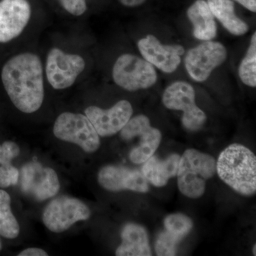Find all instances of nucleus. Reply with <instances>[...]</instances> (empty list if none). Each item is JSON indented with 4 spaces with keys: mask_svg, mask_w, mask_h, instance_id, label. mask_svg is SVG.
Masks as SVG:
<instances>
[{
    "mask_svg": "<svg viewBox=\"0 0 256 256\" xmlns=\"http://www.w3.org/2000/svg\"><path fill=\"white\" fill-rule=\"evenodd\" d=\"M28 0L0 1V43H6L21 34L31 18Z\"/></svg>",
    "mask_w": 256,
    "mask_h": 256,
    "instance_id": "obj_15",
    "label": "nucleus"
},
{
    "mask_svg": "<svg viewBox=\"0 0 256 256\" xmlns=\"http://www.w3.org/2000/svg\"><path fill=\"white\" fill-rule=\"evenodd\" d=\"M226 48L220 42L204 41L188 50L185 67L194 80L204 82L210 74L226 60Z\"/></svg>",
    "mask_w": 256,
    "mask_h": 256,
    "instance_id": "obj_9",
    "label": "nucleus"
},
{
    "mask_svg": "<svg viewBox=\"0 0 256 256\" xmlns=\"http://www.w3.org/2000/svg\"><path fill=\"white\" fill-rule=\"evenodd\" d=\"M53 132L58 139L77 144L86 152H95L100 148V136L86 114H60L56 120Z\"/></svg>",
    "mask_w": 256,
    "mask_h": 256,
    "instance_id": "obj_5",
    "label": "nucleus"
},
{
    "mask_svg": "<svg viewBox=\"0 0 256 256\" xmlns=\"http://www.w3.org/2000/svg\"><path fill=\"white\" fill-rule=\"evenodd\" d=\"M239 77L245 85L256 86V33L254 32L250 40V46L246 54L242 60L238 69Z\"/></svg>",
    "mask_w": 256,
    "mask_h": 256,
    "instance_id": "obj_21",
    "label": "nucleus"
},
{
    "mask_svg": "<svg viewBox=\"0 0 256 256\" xmlns=\"http://www.w3.org/2000/svg\"><path fill=\"white\" fill-rule=\"evenodd\" d=\"M207 3L214 18L230 34L242 36L248 31V25L236 14L232 0H207Z\"/></svg>",
    "mask_w": 256,
    "mask_h": 256,
    "instance_id": "obj_19",
    "label": "nucleus"
},
{
    "mask_svg": "<svg viewBox=\"0 0 256 256\" xmlns=\"http://www.w3.org/2000/svg\"><path fill=\"white\" fill-rule=\"evenodd\" d=\"M120 2L128 8H134L143 4L146 0H118Z\"/></svg>",
    "mask_w": 256,
    "mask_h": 256,
    "instance_id": "obj_29",
    "label": "nucleus"
},
{
    "mask_svg": "<svg viewBox=\"0 0 256 256\" xmlns=\"http://www.w3.org/2000/svg\"><path fill=\"white\" fill-rule=\"evenodd\" d=\"M92 212L84 202L67 196L54 198L47 205L42 215V220L54 233H62L74 224L90 218Z\"/></svg>",
    "mask_w": 256,
    "mask_h": 256,
    "instance_id": "obj_7",
    "label": "nucleus"
},
{
    "mask_svg": "<svg viewBox=\"0 0 256 256\" xmlns=\"http://www.w3.org/2000/svg\"><path fill=\"white\" fill-rule=\"evenodd\" d=\"M138 50L144 60L164 73L175 72L181 63L184 48L181 45H164L153 35L138 41Z\"/></svg>",
    "mask_w": 256,
    "mask_h": 256,
    "instance_id": "obj_13",
    "label": "nucleus"
},
{
    "mask_svg": "<svg viewBox=\"0 0 256 256\" xmlns=\"http://www.w3.org/2000/svg\"><path fill=\"white\" fill-rule=\"evenodd\" d=\"M20 154V148L16 143L6 141L0 144V169L11 170L14 168L12 161Z\"/></svg>",
    "mask_w": 256,
    "mask_h": 256,
    "instance_id": "obj_24",
    "label": "nucleus"
},
{
    "mask_svg": "<svg viewBox=\"0 0 256 256\" xmlns=\"http://www.w3.org/2000/svg\"><path fill=\"white\" fill-rule=\"evenodd\" d=\"M239 4L246 8L247 10H250L252 12H256V0H235Z\"/></svg>",
    "mask_w": 256,
    "mask_h": 256,
    "instance_id": "obj_28",
    "label": "nucleus"
},
{
    "mask_svg": "<svg viewBox=\"0 0 256 256\" xmlns=\"http://www.w3.org/2000/svg\"><path fill=\"white\" fill-rule=\"evenodd\" d=\"M122 244L116 250L117 256H150L149 239L146 229L136 224H128L121 232Z\"/></svg>",
    "mask_w": 256,
    "mask_h": 256,
    "instance_id": "obj_16",
    "label": "nucleus"
},
{
    "mask_svg": "<svg viewBox=\"0 0 256 256\" xmlns=\"http://www.w3.org/2000/svg\"><path fill=\"white\" fill-rule=\"evenodd\" d=\"M20 232V225L11 210V197L8 192L0 190V235L14 239Z\"/></svg>",
    "mask_w": 256,
    "mask_h": 256,
    "instance_id": "obj_20",
    "label": "nucleus"
},
{
    "mask_svg": "<svg viewBox=\"0 0 256 256\" xmlns=\"http://www.w3.org/2000/svg\"><path fill=\"white\" fill-rule=\"evenodd\" d=\"M216 172L222 181L240 194H255L256 158L246 146L240 144L227 146L218 156Z\"/></svg>",
    "mask_w": 256,
    "mask_h": 256,
    "instance_id": "obj_2",
    "label": "nucleus"
},
{
    "mask_svg": "<svg viewBox=\"0 0 256 256\" xmlns=\"http://www.w3.org/2000/svg\"><path fill=\"white\" fill-rule=\"evenodd\" d=\"M2 245L1 240H0V250H2Z\"/></svg>",
    "mask_w": 256,
    "mask_h": 256,
    "instance_id": "obj_31",
    "label": "nucleus"
},
{
    "mask_svg": "<svg viewBox=\"0 0 256 256\" xmlns=\"http://www.w3.org/2000/svg\"><path fill=\"white\" fill-rule=\"evenodd\" d=\"M66 11L74 16H80L86 11V0H58Z\"/></svg>",
    "mask_w": 256,
    "mask_h": 256,
    "instance_id": "obj_25",
    "label": "nucleus"
},
{
    "mask_svg": "<svg viewBox=\"0 0 256 256\" xmlns=\"http://www.w3.org/2000/svg\"><path fill=\"white\" fill-rule=\"evenodd\" d=\"M1 78L6 94L18 110L32 114L41 108L44 87L38 56L23 53L10 58L3 66Z\"/></svg>",
    "mask_w": 256,
    "mask_h": 256,
    "instance_id": "obj_1",
    "label": "nucleus"
},
{
    "mask_svg": "<svg viewBox=\"0 0 256 256\" xmlns=\"http://www.w3.org/2000/svg\"><path fill=\"white\" fill-rule=\"evenodd\" d=\"M98 181L102 188L111 192L122 190L146 193L149 184L142 172L118 165H107L99 171Z\"/></svg>",
    "mask_w": 256,
    "mask_h": 256,
    "instance_id": "obj_14",
    "label": "nucleus"
},
{
    "mask_svg": "<svg viewBox=\"0 0 256 256\" xmlns=\"http://www.w3.org/2000/svg\"><path fill=\"white\" fill-rule=\"evenodd\" d=\"M85 66V60L80 56L69 54L60 48H54L47 56V79L54 88L66 89L73 85Z\"/></svg>",
    "mask_w": 256,
    "mask_h": 256,
    "instance_id": "obj_11",
    "label": "nucleus"
},
{
    "mask_svg": "<svg viewBox=\"0 0 256 256\" xmlns=\"http://www.w3.org/2000/svg\"><path fill=\"white\" fill-rule=\"evenodd\" d=\"M195 90L190 84L176 82L165 89L162 102L170 110L183 111L182 124L190 131H197L203 127L207 117L195 101Z\"/></svg>",
    "mask_w": 256,
    "mask_h": 256,
    "instance_id": "obj_6",
    "label": "nucleus"
},
{
    "mask_svg": "<svg viewBox=\"0 0 256 256\" xmlns=\"http://www.w3.org/2000/svg\"><path fill=\"white\" fill-rule=\"evenodd\" d=\"M112 78L124 90L137 92L154 86L158 80V74L154 67L144 58L124 54L114 64Z\"/></svg>",
    "mask_w": 256,
    "mask_h": 256,
    "instance_id": "obj_4",
    "label": "nucleus"
},
{
    "mask_svg": "<svg viewBox=\"0 0 256 256\" xmlns=\"http://www.w3.org/2000/svg\"><path fill=\"white\" fill-rule=\"evenodd\" d=\"M188 16L193 24V34L197 40L212 41L216 36L214 16L205 0H196L188 10Z\"/></svg>",
    "mask_w": 256,
    "mask_h": 256,
    "instance_id": "obj_17",
    "label": "nucleus"
},
{
    "mask_svg": "<svg viewBox=\"0 0 256 256\" xmlns=\"http://www.w3.org/2000/svg\"><path fill=\"white\" fill-rule=\"evenodd\" d=\"M164 224L166 232L181 239L190 233L193 226L191 218L182 214L168 216L165 218Z\"/></svg>",
    "mask_w": 256,
    "mask_h": 256,
    "instance_id": "obj_22",
    "label": "nucleus"
},
{
    "mask_svg": "<svg viewBox=\"0 0 256 256\" xmlns=\"http://www.w3.org/2000/svg\"><path fill=\"white\" fill-rule=\"evenodd\" d=\"M252 252H254V255L256 256V245L254 246V248H252Z\"/></svg>",
    "mask_w": 256,
    "mask_h": 256,
    "instance_id": "obj_30",
    "label": "nucleus"
},
{
    "mask_svg": "<svg viewBox=\"0 0 256 256\" xmlns=\"http://www.w3.org/2000/svg\"><path fill=\"white\" fill-rule=\"evenodd\" d=\"M182 239L170 232H162L158 236L156 242V252L159 256H172L176 255V246Z\"/></svg>",
    "mask_w": 256,
    "mask_h": 256,
    "instance_id": "obj_23",
    "label": "nucleus"
},
{
    "mask_svg": "<svg viewBox=\"0 0 256 256\" xmlns=\"http://www.w3.org/2000/svg\"><path fill=\"white\" fill-rule=\"evenodd\" d=\"M21 188L25 194L34 200L44 201L58 194L60 182L54 170L31 162L22 168Z\"/></svg>",
    "mask_w": 256,
    "mask_h": 256,
    "instance_id": "obj_10",
    "label": "nucleus"
},
{
    "mask_svg": "<svg viewBox=\"0 0 256 256\" xmlns=\"http://www.w3.org/2000/svg\"><path fill=\"white\" fill-rule=\"evenodd\" d=\"M120 132L124 140L140 138L139 144L130 152V160L134 164H142L151 158L161 142V132L156 128L152 127L150 119L144 114L130 119Z\"/></svg>",
    "mask_w": 256,
    "mask_h": 256,
    "instance_id": "obj_8",
    "label": "nucleus"
},
{
    "mask_svg": "<svg viewBox=\"0 0 256 256\" xmlns=\"http://www.w3.org/2000/svg\"><path fill=\"white\" fill-rule=\"evenodd\" d=\"M18 256H46L48 254L38 248H28L18 254Z\"/></svg>",
    "mask_w": 256,
    "mask_h": 256,
    "instance_id": "obj_27",
    "label": "nucleus"
},
{
    "mask_svg": "<svg viewBox=\"0 0 256 256\" xmlns=\"http://www.w3.org/2000/svg\"><path fill=\"white\" fill-rule=\"evenodd\" d=\"M20 173L15 166L11 170L0 169V188H9L18 183Z\"/></svg>",
    "mask_w": 256,
    "mask_h": 256,
    "instance_id": "obj_26",
    "label": "nucleus"
},
{
    "mask_svg": "<svg viewBox=\"0 0 256 256\" xmlns=\"http://www.w3.org/2000/svg\"><path fill=\"white\" fill-rule=\"evenodd\" d=\"M216 172V162L213 156L196 150H186L178 162V190L188 198H200L204 193L207 180Z\"/></svg>",
    "mask_w": 256,
    "mask_h": 256,
    "instance_id": "obj_3",
    "label": "nucleus"
},
{
    "mask_svg": "<svg viewBox=\"0 0 256 256\" xmlns=\"http://www.w3.org/2000/svg\"><path fill=\"white\" fill-rule=\"evenodd\" d=\"M180 156L172 154L164 160L152 156L144 162L142 173L152 184L162 188L168 184L170 178L176 176Z\"/></svg>",
    "mask_w": 256,
    "mask_h": 256,
    "instance_id": "obj_18",
    "label": "nucleus"
},
{
    "mask_svg": "<svg viewBox=\"0 0 256 256\" xmlns=\"http://www.w3.org/2000/svg\"><path fill=\"white\" fill-rule=\"evenodd\" d=\"M133 109L128 100H120L110 109L104 110L90 106L85 110L86 116L90 121L100 137H109L119 132L132 117Z\"/></svg>",
    "mask_w": 256,
    "mask_h": 256,
    "instance_id": "obj_12",
    "label": "nucleus"
}]
</instances>
